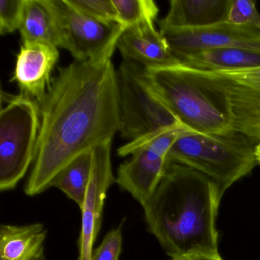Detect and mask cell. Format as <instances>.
<instances>
[{"label":"cell","instance_id":"obj_16","mask_svg":"<svg viewBox=\"0 0 260 260\" xmlns=\"http://www.w3.org/2000/svg\"><path fill=\"white\" fill-rule=\"evenodd\" d=\"M19 31L22 42H39L62 48L61 28L52 0H25Z\"/></svg>","mask_w":260,"mask_h":260},{"label":"cell","instance_id":"obj_18","mask_svg":"<svg viewBox=\"0 0 260 260\" xmlns=\"http://www.w3.org/2000/svg\"><path fill=\"white\" fill-rule=\"evenodd\" d=\"M92 168V151L83 153L57 173L50 188L54 187L61 191L80 209L86 198Z\"/></svg>","mask_w":260,"mask_h":260},{"label":"cell","instance_id":"obj_10","mask_svg":"<svg viewBox=\"0 0 260 260\" xmlns=\"http://www.w3.org/2000/svg\"><path fill=\"white\" fill-rule=\"evenodd\" d=\"M177 57L211 48H240L260 51V25L221 22L199 29L159 31Z\"/></svg>","mask_w":260,"mask_h":260},{"label":"cell","instance_id":"obj_5","mask_svg":"<svg viewBox=\"0 0 260 260\" xmlns=\"http://www.w3.org/2000/svg\"><path fill=\"white\" fill-rule=\"evenodd\" d=\"M0 190L15 189L36 159L41 125L40 109L25 95L1 92Z\"/></svg>","mask_w":260,"mask_h":260},{"label":"cell","instance_id":"obj_2","mask_svg":"<svg viewBox=\"0 0 260 260\" xmlns=\"http://www.w3.org/2000/svg\"><path fill=\"white\" fill-rule=\"evenodd\" d=\"M223 192L203 173L169 164L143 206L147 230L170 258L218 253L217 213Z\"/></svg>","mask_w":260,"mask_h":260},{"label":"cell","instance_id":"obj_20","mask_svg":"<svg viewBox=\"0 0 260 260\" xmlns=\"http://www.w3.org/2000/svg\"><path fill=\"white\" fill-rule=\"evenodd\" d=\"M82 14L95 20L118 23V12L112 0H67ZM120 25V24H119Z\"/></svg>","mask_w":260,"mask_h":260},{"label":"cell","instance_id":"obj_9","mask_svg":"<svg viewBox=\"0 0 260 260\" xmlns=\"http://www.w3.org/2000/svg\"><path fill=\"white\" fill-rule=\"evenodd\" d=\"M61 28L62 48L76 61L112 59L117 42L125 28L114 22L95 20L73 8L67 0H52Z\"/></svg>","mask_w":260,"mask_h":260},{"label":"cell","instance_id":"obj_23","mask_svg":"<svg viewBox=\"0 0 260 260\" xmlns=\"http://www.w3.org/2000/svg\"><path fill=\"white\" fill-rule=\"evenodd\" d=\"M122 224L105 236L100 246L94 249L91 260H119L122 252Z\"/></svg>","mask_w":260,"mask_h":260},{"label":"cell","instance_id":"obj_11","mask_svg":"<svg viewBox=\"0 0 260 260\" xmlns=\"http://www.w3.org/2000/svg\"><path fill=\"white\" fill-rule=\"evenodd\" d=\"M112 141L100 144L92 150V168L82 213L78 240V260H91L94 244L101 228L103 208L108 191L116 183L111 160Z\"/></svg>","mask_w":260,"mask_h":260},{"label":"cell","instance_id":"obj_12","mask_svg":"<svg viewBox=\"0 0 260 260\" xmlns=\"http://www.w3.org/2000/svg\"><path fill=\"white\" fill-rule=\"evenodd\" d=\"M60 57L58 48L39 42H22L10 82L21 93L40 105L51 84V74Z\"/></svg>","mask_w":260,"mask_h":260},{"label":"cell","instance_id":"obj_6","mask_svg":"<svg viewBox=\"0 0 260 260\" xmlns=\"http://www.w3.org/2000/svg\"><path fill=\"white\" fill-rule=\"evenodd\" d=\"M181 66L226 115L231 130L260 143V67L202 71Z\"/></svg>","mask_w":260,"mask_h":260},{"label":"cell","instance_id":"obj_17","mask_svg":"<svg viewBox=\"0 0 260 260\" xmlns=\"http://www.w3.org/2000/svg\"><path fill=\"white\" fill-rule=\"evenodd\" d=\"M181 64L202 71H234L260 67V51L211 48L179 57Z\"/></svg>","mask_w":260,"mask_h":260},{"label":"cell","instance_id":"obj_3","mask_svg":"<svg viewBox=\"0 0 260 260\" xmlns=\"http://www.w3.org/2000/svg\"><path fill=\"white\" fill-rule=\"evenodd\" d=\"M247 136L230 130L217 134L181 132L167 155L168 164L191 167L225 191L258 165L255 145Z\"/></svg>","mask_w":260,"mask_h":260},{"label":"cell","instance_id":"obj_8","mask_svg":"<svg viewBox=\"0 0 260 260\" xmlns=\"http://www.w3.org/2000/svg\"><path fill=\"white\" fill-rule=\"evenodd\" d=\"M183 131H167L137 144L127 143L118 149V156L131 158L118 167L116 183L141 206L156 191L169 164V151Z\"/></svg>","mask_w":260,"mask_h":260},{"label":"cell","instance_id":"obj_19","mask_svg":"<svg viewBox=\"0 0 260 260\" xmlns=\"http://www.w3.org/2000/svg\"><path fill=\"white\" fill-rule=\"evenodd\" d=\"M118 12V22L125 29L155 25L159 8L153 0H112Z\"/></svg>","mask_w":260,"mask_h":260},{"label":"cell","instance_id":"obj_21","mask_svg":"<svg viewBox=\"0 0 260 260\" xmlns=\"http://www.w3.org/2000/svg\"><path fill=\"white\" fill-rule=\"evenodd\" d=\"M25 0L0 1V34H12L20 29Z\"/></svg>","mask_w":260,"mask_h":260},{"label":"cell","instance_id":"obj_13","mask_svg":"<svg viewBox=\"0 0 260 260\" xmlns=\"http://www.w3.org/2000/svg\"><path fill=\"white\" fill-rule=\"evenodd\" d=\"M116 48L124 60L133 62L146 69L180 64L172 53L165 38L155 25L128 28L117 42Z\"/></svg>","mask_w":260,"mask_h":260},{"label":"cell","instance_id":"obj_26","mask_svg":"<svg viewBox=\"0 0 260 260\" xmlns=\"http://www.w3.org/2000/svg\"><path fill=\"white\" fill-rule=\"evenodd\" d=\"M169 260H191V258L188 256H182L176 257V258H170V259Z\"/></svg>","mask_w":260,"mask_h":260},{"label":"cell","instance_id":"obj_4","mask_svg":"<svg viewBox=\"0 0 260 260\" xmlns=\"http://www.w3.org/2000/svg\"><path fill=\"white\" fill-rule=\"evenodd\" d=\"M117 78L119 132L129 143L137 144L173 129L190 131L155 93L144 67L123 60L117 70Z\"/></svg>","mask_w":260,"mask_h":260},{"label":"cell","instance_id":"obj_25","mask_svg":"<svg viewBox=\"0 0 260 260\" xmlns=\"http://www.w3.org/2000/svg\"><path fill=\"white\" fill-rule=\"evenodd\" d=\"M255 158H256L257 164H258V165H260V143L255 145Z\"/></svg>","mask_w":260,"mask_h":260},{"label":"cell","instance_id":"obj_7","mask_svg":"<svg viewBox=\"0 0 260 260\" xmlns=\"http://www.w3.org/2000/svg\"><path fill=\"white\" fill-rule=\"evenodd\" d=\"M146 72L155 93L188 130L217 134L231 129L226 115L181 64L150 68Z\"/></svg>","mask_w":260,"mask_h":260},{"label":"cell","instance_id":"obj_24","mask_svg":"<svg viewBox=\"0 0 260 260\" xmlns=\"http://www.w3.org/2000/svg\"><path fill=\"white\" fill-rule=\"evenodd\" d=\"M190 257L191 260H223L219 253L210 254V255H196Z\"/></svg>","mask_w":260,"mask_h":260},{"label":"cell","instance_id":"obj_14","mask_svg":"<svg viewBox=\"0 0 260 260\" xmlns=\"http://www.w3.org/2000/svg\"><path fill=\"white\" fill-rule=\"evenodd\" d=\"M231 0H171L159 31L199 29L225 22Z\"/></svg>","mask_w":260,"mask_h":260},{"label":"cell","instance_id":"obj_1","mask_svg":"<svg viewBox=\"0 0 260 260\" xmlns=\"http://www.w3.org/2000/svg\"><path fill=\"white\" fill-rule=\"evenodd\" d=\"M36 156L25 193L38 196L70 162L112 141L120 131L117 71L112 59L74 61L59 69L39 105Z\"/></svg>","mask_w":260,"mask_h":260},{"label":"cell","instance_id":"obj_15","mask_svg":"<svg viewBox=\"0 0 260 260\" xmlns=\"http://www.w3.org/2000/svg\"><path fill=\"white\" fill-rule=\"evenodd\" d=\"M47 231L42 223L0 228V260H47Z\"/></svg>","mask_w":260,"mask_h":260},{"label":"cell","instance_id":"obj_22","mask_svg":"<svg viewBox=\"0 0 260 260\" xmlns=\"http://www.w3.org/2000/svg\"><path fill=\"white\" fill-rule=\"evenodd\" d=\"M225 22L235 25H260V13L252 0H231Z\"/></svg>","mask_w":260,"mask_h":260}]
</instances>
